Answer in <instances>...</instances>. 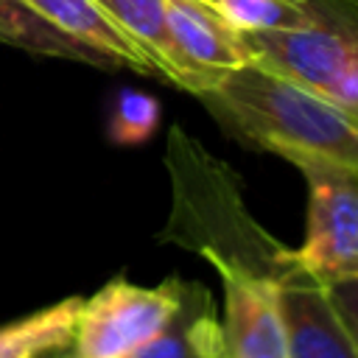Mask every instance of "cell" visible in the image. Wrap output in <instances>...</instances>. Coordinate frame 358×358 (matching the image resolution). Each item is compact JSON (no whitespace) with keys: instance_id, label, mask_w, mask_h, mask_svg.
Here are the masks:
<instances>
[{"instance_id":"11","label":"cell","mask_w":358,"mask_h":358,"mask_svg":"<svg viewBox=\"0 0 358 358\" xmlns=\"http://www.w3.org/2000/svg\"><path fill=\"white\" fill-rule=\"evenodd\" d=\"M0 39L8 42V45H17V48L36 50V53L76 59V62H87V64H95V67L115 70L112 62H106L103 56L78 45L76 39L64 36L59 28H53L48 20H42L36 11H31L20 0H0Z\"/></svg>"},{"instance_id":"13","label":"cell","mask_w":358,"mask_h":358,"mask_svg":"<svg viewBox=\"0 0 358 358\" xmlns=\"http://www.w3.org/2000/svg\"><path fill=\"white\" fill-rule=\"evenodd\" d=\"M330 302L344 324V330L350 333L355 352H358V277L355 280H344V282H333L327 285Z\"/></svg>"},{"instance_id":"7","label":"cell","mask_w":358,"mask_h":358,"mask_svg":"<svg viewBox=\"0 0 358 358\" xmlns=\"http://www.w3.org/2000/svg\"><path fill=\"white\" fill-rule=\"evenodd\" d=\"M20 3H25L31 11H36L64 36L76 39L78 45L112 62V67H129L162 81L151 56L126 31H120L95 0H20Z\"/></svg>"},{"instance_id":"5","label":"cell","mask_w":358,"mask_h":358,"mask_svg":"<svg viewBox=\"0 0 358 358\" xmlns=\"http://www.w3.org/2000/svg\"><path fill=\"white\" fill-rule=\"evenodd\" d=\"M162 11L185 92L199 95L218 76L249 62L241 31L210 0H162Z\"/></svg>"},{"instance_id":"12","label":"cell","mask_w":358,"mask_h":358,"mask_svg":"<svg viewBox=\"0 0 358 358\" xmlns=\"http://www.w3.org/2000/svg\"><path fill=\"white\" fill-rule=\"evenodd\" d=\"M159 126V103L154 95L140 90H123L115 98L109 117V137L117 145L145 143Z\"/></svg>"},{"instance_id":"8","label":"cell","mask_w":358,"mask_h":358,"mask_svg":"<svg viewBox=\"0 0 358 358\" xmlns=\"http://www.w3.org/2000/svg\"><path fill=\"white\" fill-rule=\"evenodd\" d=\"M131 358H227L221 316L210 291L201 282H185L171 322Z\"/></svg>"},{"instance_id":"1","label":"cell","mask_w":358,"mask_h":358,"mask_svg":"<svg viewBox=\"0 0 358 358\" xmlns=\"http://www.w3.org/2000/svg\"><path fill=\"white\" fill-rule=\"evenodd\" d=\"M241 140L282 159H324L358 171V120L310 90L246 62L196 95Z\"/></svg>"},{"instance_id":"6","label":"cell","mask_w":358,"mask_h":358,"mask_svg":"<svg viewBox=\"0 0 358 358\" xmlns=\"http://www.w3.org/2000/svg\"><path fill=\"white\" fill-rule=\"evenodd\" d=\"M280 299L291 358H358L355 344L330 302L327 285L302 271L296 260H291L280 280Z\"/></svg>"},{"instance_id":"2","label":"cell","mask_w":358,"mask_h":358,"mask_svg":"<svg viewBox=\"0 0 358 358\" xmlns=\"http://www.w3.org/2000/svg\"><path fill=\"white\" fill-rule=\"evenodd\" d=\"M249 62L310 90L358 120V3L296 31L243 34Z\"/></svg>"},{"instance_id":"4","label":"cell","mask_w":358,"mask_h":358,"mask_svg":"<svg viewBox=\"0 0 358 358\" xmlns=\"http://www.w3.org/2000/svg\"><path fill=\"white\" fill-rule=\"evenodd\" d=\"M308 182V229L294 260L322 285L358 277V171L294 159Z\"/></svg>"},{"instance_id":"9","label":"cell","mask_w":358,"mask_h":358,"mask_svg":"<svg viewBox=\"0 0 358 358\" xmlns=\"http://www.w3.org/2000/svg\"><path fill=\"white\" fill-rule=\"evenodd\" d=\"M78 308H81V296H67L28 316L0 324V358L62 355L73 341Z\"/></svg>"},{"instance_id":"10","label":"cell","mask_w":358,"mask_h":358,"mask_svg":"<svg viewBox=\"0 0 358 358\" xmlns=\"http://www.w3.org/2000/svg\"><path fill=\"white\" fill-rule=\"evenodd\" d=\"M95 3L112 17V22L120 31H126L151 56L162 81H171L179 90L185 87L176 56H173V45L168 36L162 0H95Z\"/></svg>"},{"instance_id":"14","label":"cell","mask_w":358,"mask_h":358,"mask_svg":"<svg viewBox=\"0 0 358 358\" xmlns=\"http://www.w3.org/2000/svg\"><path fill=\"white\" fill-rule=\"evenodd\" d=\"M53 358H62V355H53Z\"/></svg>"},{"instance_id":"3","label":"cell","mask_w":358,"mask_h":358,"mask_svg":"<svg viewBox=\"0 0 358 358\" xmlns=\"http://www.w3.org/2000/svg\"><path fill=\"white\" fill-rule=\"evenodd\" d=\"M185 280L137 285L115 277L90 299H81L70 347L62 358H131L176 313Z\"/></svg>"}]
</instances>
